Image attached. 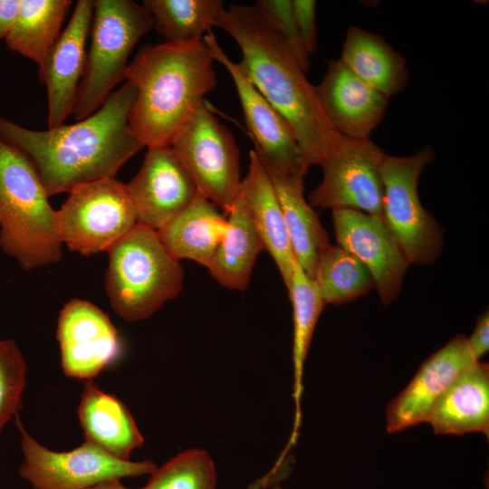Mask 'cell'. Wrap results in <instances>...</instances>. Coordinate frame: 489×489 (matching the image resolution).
Masks as SVG:
<instances>
[{
    "label": "cell",
    "mask_w": 489,
    "mask_h": 489,
    "mask_svg": "<svg viewBox=\"0 0 489 489\" xmlns=\"http://www.w3.org/2000/svg\"><path fill=\"white\" fill-rule=\"evenodd\" d=\"M19 8V0H0V40L8 35Z\"/></svg>",
    "instance_id": "e575fe53"
},
{
    "label": "cell",
    "mask_w": 489,
    "mask_h": 489,
    "mask_svg": "<svg viewBox=\"0 0 489 489\" xmlns=\"http://www.w3.org/2000/svg\"><path fill=\"white\" fill-rule=\"evenodd\" d=\"M138 223L158 231L185 210L197 188L171 146L149 148L126 185Z\"/></svg>",
    "instance_id": "5bb4252c"
},
{
    "label": "cell",
    "mask_w": 489,
    "mask_h": 489,
    "mask_svg": "<svg viewBox=\"0 0 489 489\" xmlns=\"http://www.w3.org/2000/svg\"><path fill=\"white\" fill-rule=\"evenodd\" d=\"M57 340L64 374L80 379L96 377L120 350L117 330L109 316L85 300L73 299L63 306Z\"/></svg>",
    "instance_id": "9a60e30c"
},
{
    "label": "cell",
    "mask_w": 489,
    "mask_h": 489,
    "mask_svg": "<svg viewBox=\"0 0 489 489\" xmlns=\"http://www.w3.org/2000/svg\"><path fill=\"white\" fill-rule=\"evenodd\" d=\"M434 158L426 146L411 156L385 155L379 168L383 218L409 264H433L444 243L441 226L424 208L417 192L420 174Z\"/></svg>",
    "instance_id": "52a82bcc"
},
{
    "label": "cell",
    "mask_w": 489,
    "mask_h": 489,
    "mask_svg": "<svg viewBox=\"0 0 489 489\" xmlns=\"http://www.w3.org/2000/svg\"><path fill=\"white\" fill-rule=\"evenodd\" d=\"M468 346L475 360H479L489 349V313L484 311L477 319L475 327L470 338Z\"/></svg>",
    "instance_id": "836d02e7"
},
{
    "label": "cell",
    "mask_w": 489,
    "mask_h": 489,
    "mask_svg": "<svg viewBox=\"0 0 489 489\" xmlns=\"http://www.w3.org/2000/svg\"><path fill=\"white\" fill-rule=\"evenodd\" d=\"M107 252L105 290L113 311L124 320H144L181 292L183 268L156 230L137 223Z\"/></svg>",
    "instance_id": "5b68a950"
},
{
    "label": "cell",
    "mask_w": 489,
    "mask_h": 489,
    "mask_svg": "<svg viewBox=\"0 0 489 489\" xmlns=\"http://www.w3.org/2000/svg\"><path fill=\"white\" fill-rule=\"evenodd\" d=\"M240 192L248 206L253 223L288 289L295 257L283 211L270 176L254 149L249 151V168Z\"/></svg>",
    "instance_id": "ffe728a7"
},
{
    "label": "cell",
    "mask_w": 489,
    "mask_h": 489,
    "mask_svg": "<svg viewBox=\"0 0 489 489\" xmlns=\"http://www.w3.org/2000/svg\"><path fill=\"white\" fill-rule=\"evenodd\" d=\"M477 360L467 338L458 334L426 360L408 386L386 409L388 433L427 422L429 412L454 380Z\"/></svg>",
    "instance_id": "2e32d148"
},
{
    "label": "cell",
    "mask_w": 489,
    "mask_h": 489,
    "mask_svg": "<svg viewBox=\"0 0 489 489\" xmlns=\"http://www.w3.org/2000/svg\"><path fill=\"white\" fill-rule=\"evenodd\" d=\"M142 489H216L214 461L205 449L183 451L156 468Z\"/></svg>",
    "instance_id": "f546056e"
},
{
    "label": "cell",
    "mask_w": 489,
    "mask_h": 489,
    "mask_svg": "<svg viewBox=\"0 0 489 489\" xmlns=\"http://www.w3.org/2000/svg\"><path fill=\"white\" fill-rule=\"evenodd\" d=\"M126 81L91 116L46 130L24 128L0 116V139L24 152L35 167L48 196L115 177L120 168L144 146L129 126L136 99Z\"/></svg>",
    "instance_id": "6da1fadb"
},
{
    "label": "cell",
    "mask_w": 489,
    "mask_h": 489,
    "mask_svg": "<svg viewBox=\"0 0 489 489\" xmlns=\"http://www.w3.org/2000/svg\"><path fill=\"white\" fill-rule=\"evenodd\" d=\"M360 80L387 97L407 84V62L381 36L350 26L340 58Z\"/></svg>",
    "instance_id": "d4e9b609"
},
{
    "label": "cell",
    "mask_w": 489,
    "mask_h": 489,
    "mask_svg": "<svg viewBox=\"0 0 489 489\" xmlns=\"http://www.w3.org/2000/svg\"><path fill=\"white\" fill-rule=\"evenodd\" d=\"M280 36L288 51L306 73L310 61L302 42L291 0H260L254 5Z\"/></svg>",
    "instance_id": "1f68e13d"
},
{
    "label": "cell",
    "mask_w": 489,
    "mask_h": 489,
    "mask_svg": "<svg viewBox=\"0 0 489 489\" xmlns=\"http://www.w3.org/2000/svg\"><path fill=\"white\" fill-rule=\"evenodd\" d=\"M153 27L164 42H202L224 9L220 0H145Z\"/></svg>",
    "instance_id": "83f0119b"
},
{
    "label": "cell",
    "mask_w": 489,
    "mask_h": 489,
    "mask_svg": "<svg viewBox=\"0 0 489 489\" xmlns=\"http://www.w3.org/2000/svg\"><path fill=\"white\" fill-rule=\"evenodd\" d=\"M214 58L204 42L142 46L125 80L137 91L129 126L144 147L170 146L216 86Z\"/></svg>",
    "instance_id": "3957f363"
},
{
    "label": "cell",
    "mask_w": 489,
    "mask_h": 489,
    "mask_svg": "<svg viewBox=\"0 0 489 489\" xmlns=\"http://www.w3.org/2000/svg\"><path fill=\"white\" fill-rule=\"evenodd\" d=\"M57 211L60 239L82 255L108 251L138 223L126 185L115 177L73 188Z\"/></svg>",
    "instance_id": "ba28073f"
},
{
    "label": "cell",
    "mask_w": 489,
    "mask_h": 489,
    "mask_svg": "<svg viewBox=\"0 0 489 489\" xmlns=\"http://www.w3.org/2000/svg\"><path fill=\"white\" fill-rule=\"evenodd\" d=\"M287 291L293 311V398L296 410L292 436L289 443L293 444L301 419L300 398L302 392L303 366L317 321L325 302L314 281L306 274L296 260L293 263L291 283Z\"/></svg>",
    "instance_id": "4316f807"
},
{
    "label": "cell",
    "mask_w": 489,
    "mask_h": 489,
    "mask_svg": "<svg viewBox=\"0 0 489 489\" xmlns=\"http://www.w3.org/2000/svg\"><path fill=\"white\" fill-rule=\"evenodd\" d=\"M197 191L227 215L240 192V154L234 136L205 102L171 145Z\"/></svg>",
    "instance_id": "9c48e42d"
},
{
    "label": "cell",
    "mask_w": 489,
    "mask_h": 489,
    "mask_svg": "<svg viewBox=\"0 0 489 489\" xmlns=\"http://www.w3.org/2000/svg\"><path fill=\"white\" fill-rule=\"evenodd\" d=\"M227 215L226 232L207 269L222 286L244 291L257 256L264 248L241 192Z\"/></svg>",
    "instance_id": "cb8c5ba5"
},
{
    "label": "cell",
    "mask_w": 489,
    "mask_h": 489,
    "mask_svg": "<svg viewBox=\"0 0 489 489\" xmlns=\"http://www.w3.org/2000/svg\"><path fill=\"white\" fill-rule=\"evenodd\" d=\"M227 225L218 207L198 193L185 210L157 232L176 260H192L207 268Z\"/></svg>",
    "instance_id": "7402d4cb"
},
{
    "label": "cell",
    "mask_w": 489,
    "mask_h": 489,
    "mask_svg": "<svg viewBox=\"0 0 489 489\" xmlns=\"http://www.w3.org/2000/svg\"><path fill=\"white\" fill-rule=\"evenodd\" d=\"M48 197L29 158L0 139V248L24 270L62 257L57 211Z\"/></svg>",
    "instance_id": "277c9868"
},
{
    "label": "cell",
    "mask_w": 489,
    "mask_h": 489,
    "mask_svg": "<svg viewBox=\"0 0 489 489\" xmlns=\"http://www.w3.org/2000/svg\"><path fill=\"white\" fill-rule=\"evenodd\" d=\"M317 99L326 118L342 136L364 139L382 120L388 97L360 80L340 60H331Z\"/></svg>",
    "instance_id": "ac0fdd59"
},
{
    "label": "cell",
    "mask_w": 489,
    "mask_h": 489,
    "mask_svg": "<svg viewBox=\"0 0 489 489\" xmlns=\"http://www.w3.org/2000/svg\"><path fill=\"white\" fill-rule=\"evenodd\" d=\"M91 28V48L72 110L77 121L96 112L125 80L129 56L153 28V19L143 5L131 0H94Z\"/></svg>",
    "instance_id": "8992f818"
},
{
    "label": "cell",
    "mask_w": 489,
    "mask_h": 489,
    "mask_svg": "<svg viewBox=\"0 0 489 489\" xmlns=\"http://www.w3.org/2000/svg\"><path fill=\"white\" fill-rule=\"evenodd\" d=\"M293 15L303 46L310 55L318 48L314 0H292Z\"/></svg>",
    "instance_id": "d6a6232c"
},
{
    "label": "cell",
    "mask_w": 489,
    "mask_h": 489,
    "mask_svg": "<svg viewBox=\"0 0 489 489\" xmlns=\"http://www.w3.org/2000/svg\"><path fill=\"white\" fill-rule=\"evenodd\" d=\"M337 245L370 273L383 304L398 294L409 265L383 218L350 209L332 210Z\"/></svg>",
    "instance_id": "4fadbf2b"
},
{
    "label": "cell",
    "mask_w": 489,
    "mask_h": 489,
    "mask_svg": "<svg viewBox=\"0 0 489 489\" xmlns=\"http://www.w3.org/2000/svg\"><path fill=\"white\" fill-rule=\"evenodd\" d=\"M261 160L279 200L295 260L313 280L319 254L331 244L328 233L304 199L303 179L284 177Z\"/></svg>",
    "instance_id": "603a6c76"
},
{
    "label": "cell",
    "mask_w": 489,
    "mask_h": 489,
    "mask_svg": "<svg viewBox=\"0 0 489 489\" xmlns=\"http://www.w3.org/2000/svg\"><path fill=\"white\" fill-rule=\"evenodd\" d=\"M435 434L489 436V365L477 360L438 398L427 417Z\"/></svg>",
    "instance_id": "d6986e66"
},
{
    "label": "cell",
    "mask_w": 489,
    "mask_h": 489,
    "mask_svg": "<svg viewBox=\"0 0 489 489\" xmlns=\"http://www.w3.org/2000/svg\"><path fill=\"white\" fill-rule=\"evenodd\" d=\"M313 281L325 304L349 302L375 287L370 273L355 256L331 244L319 254Z\"/></svg>",
    "instance_id": "f1b7e54d"
},
{
    "label": "cell",
    "mask_w": 489,
    "mask_h": 489,
    "mask_svg": "<svg viewBox=\"0 0 489 489\" xmlns=\"http://www.w3.org/2000/svg\"><path fill=\"white\" fill-rule=\"evenodd\" d=\"M87 489H130L122 485L119 480H108Z\"/></svg>",
    "instance_id": "d590c367"
},
{
    "label": "cell",
    "mask_w": 489,
    "mask_h": 489,
    "mask_svg": "<svg viewBox=\"0 0 489 489\" xmlns=\"http://www.w3.org/2000/svg\"><path fill=\"white\" fill-rule=\"evenodd\" d=\"M78 416L86 441L117 458L129 460L131 451L144 443L126 406L92 381L84 386Z\"/></svg>",
    "instance_id": "44dd1931"
},
{
    "label": "cell",
    "mask_w": 489,
    "mask_h": 489,
    "mask_svg": "<svg viewBox=\"0 0 489 489\" xmlns=\"http://www.w3.org/2000/svg\"><path fill=\"white\" fill-rule=\"evenodd\" d=\"M26 365L13 340H0V431L22 408Z\"/></svg>",
    "instance_id": "4dcf8cb0"
},
{
    "label": "cell",
    "mask_w": 489,
    "mask_h": 489,
    "mask_svg": "<svg viewBox=\"0 0 489 489\" xmlns=\"http://www.w3.org/2000/svg\"><path fill=\"white\" fill-rule=\"evenodd\" d=\"M385 155L370 139L340 135L320 163L322 180L309 195V204L331 210H357L383 218L379 168Z\"/></svg>",
    "instance_id": "8fae6325"
},
{
    "label": "cell",
    "mask_w": 489,
    "mask_h": 489,
    "mask_svg": "<svg viewBox=\"0 0 489 489\" xmlns=\"http://www.w3.org/2000/svg\"><path fill=\"white\" fill-rule=\"evenodd\" d=\"M71 0H19L14 23L5 39L7 47L34 61L40 69L60 35Z\"/></svg>",
    "instance_id": "484cf974"
},
{
    "label": "cell",
    "mask_w": 489,
    "mask_h": 489,
    "mask_svg": "<svg viewBox=\"0 0 489 489\" xmlns=\"http://www.w3.org/2000/svg\"><path fill=\"white\" fill-rule=\"evenodd\" d=\"M15 425L22 435L24 454L19 474L35 489H87L108 480L152 474L156 469L150 461L122 460L88 441L69 452H53L26 432L18 415Z\"/></svg>",
    "instance_id": "30bf717a"
},
{
    "label": "cell",
    "mask_w": 489,
    "mask_h": 489,
    "mask_svg": "<svg viewBox=\"0 0 489 489\" xmlns=\"http://www.w3.org/2000/svg\"><path fill=\"white\" fill-rule=\"evenodd\" d=\"M214 26L239 45L249 80L291 126L308 168L320 165L340 136L322 111L310 83L285 44L255 5H231Z\"/></svg>",
    "instance_id": "7a4b0ae2"
},
{
    "label": "cell",
    "mask_w": 489,
    "mask_h": 489,
    "mask_svg": "<svg viewBox=\"0 0 489 489\" xmlns=\"http://www.w3.org/2000/svg\"><path fill=\"white\" fill-rule=\"evenodd\" d=\"M203 42L233 79L258 156L281 175L303 179L309 168L289 123L255 88L240 63L225 54L212 31Z\"/></svg>",
    "instance_id": "7c38bea8"
},
{
    "label": "cell",
    "mask_w": 489,
    "mask_h": 489,
    "mask_svg": "<svg viewBox=\"0 0 489 489\" xmlns=\"http://www.w3.org/2000/svg\"><path fill=\"white\" fill-rule=\"evenodd\" d=\"M93 9V0L77 1L69 24L38 69L39 81L47 89L48 129L62 125L72 113L80 80L84 73L85 43L91 27Z\"/></svg>",
    "instance_id": "e0dca14e"
}]
</instances>
